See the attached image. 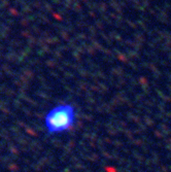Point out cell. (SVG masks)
<instances>
[{"label": "cell", "mask_w": 171, "mask_h": 172, "mask_svg": "<svg viewBox=\"0 0 171 172\" xmlns=\"http://www.w3.org/2000/svg\"><path fill=\"white\" fill-rule=\"evenodd\" d=\"M77 121L76 108L71 103H60L46 113L43 127L48 135L55 136L67 133L75 126Z\"/></svg>", "instance_id": "obj_1"}]
</instances>
